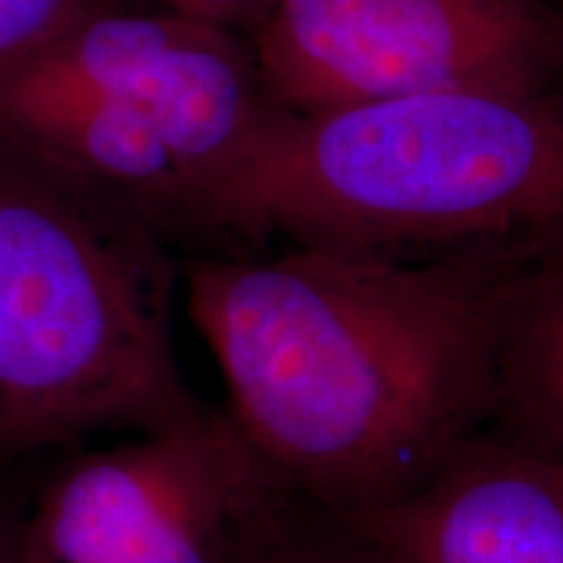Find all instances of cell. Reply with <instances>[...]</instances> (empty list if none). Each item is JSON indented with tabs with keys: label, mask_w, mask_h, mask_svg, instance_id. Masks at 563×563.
<instances>
[{
	"label": "cell",
	"mask_w": 563,
	"mask_h": 563,
	"mask_svg": "<svg viewBox=\"0 0 563 563\" xmlns=\"http://www.w3.org/2000/svg\"><path fill=\"white\" fill-rule=\"evenodd\" d=\"M183 264L228 415L300 501L361 519L493 428L506 329L532 269L277 245Z\"/></svg>",
	"instance_id": "1"
},
{
	"label": "cell",
	"mask_w": 563,
	"mask_h": 563,
	"mask_svg": "<svg viewBox=\"0 0 563 563\" xmlns=\"http://www.w3.org/2000/svg\"><path fill=\"white\" fill-rule=\"evenodd\" d=\"M196 238L538 269L563 256V84L272 108Z\"/></svg>",
	"instance_id": "2"
},
{
	"label": "cell",
	"mask_w": 563,
	"mask_h": 563,
	"mask_svg": "<svg viewBox=\"0 0 563 563\" xmlns=\"http://www.w3.org/2000/svg\"><path fill=\"white\" fill-rule=\"evenodd\" d=\"M165 238L40 167L0 165V460L194 412Z\"/></svg>",
	"instance_id": "3"
},
{
	"label": "cell",
	"mask_w": 563,
	"mask_h": 563,
	"mask_svg": "<svg viewBox=\"0 0 563 563\" xmlns=\"http://www.w3.org/2000/svg\"><path fill=\"white\" fill-rule=\"evenodd\" d=\"M269 110L249 40L159 5L97 13L0 74V141L159 238H196Z\"/></svg>",
	"instance_id": "4"
},
{
	"label": "cell",
	"mask_w": 563,
	"mask_h": 563,
	"mask_svg": "<svg viewBox=\"0 0 563 563\" xmlns=\"http://www.w3.org/2000/svg\"><path fill=\"white\" fill-rule=\"evenodd\" d=\"M298 501L224 407L199 405L63 464L16 525V559L249 563Z\"/></svg>",
	"instance_id": "5"
},
{
	"label": "cell",
	"mask_w": 563,
	"mask_h": 563,
	"mask_svg": "<svg viewBox=\"0 0 563 563\" xmlns=\"http://www.w3.org/2000/svg\"><path fill=\"white\" fill-rule=\"evenodd\" d=\"M249 42L285 112L563 84L561 0H274Z\"/></svg>",
	"instance_id": "6"
},
{
	"label": "cell",
	"mask_w": 563,
	"mask_h": 563,
	"mask_svg": "<svg viewBox=\"0 0 563 563\" xmlns=\"http://www.w3.org/2000/svg\"><path fill=\"white\" fill-rule=\"evenodd\" d=\"M344 522L394 563H563V452L488 428L402 501Z\"/></svg>",
	"instance_id": "7"
},
{
	"label": "cell",
	"mask_w": 563,
	"mask_h": 563,
	"mask_svg": "<svg viewBox=\"0 0 563 563\" xmlns=\"http://www.w3.org/2000/svg\"><path fill=\"white\" fill-rule=\"evenodd\" d=\"M493 428L563 452V256L527 274L514 298Z\"/></svg>",
	"instance_id": "8"
},
{
	"label": "cell",
	"mask_w": 563,
	"mask_h": 563,
	"mask_svg": "<svg viewBox=\"0 0 563 563\" xmlns=\"http://www.w3.org/2000/svg\"><path fill=\"white\" fill-rule=\"evenodd\" d=\"M249 563H394L350 522L298 501Z\"/></svg>",
	"instance_id": "9"
},
{
	"label": "cell",
	"mask_w": 563,
	"mask_h": 563,
	"mask_svg": "<svg viewBox=\"0 0 563 563\" xmlns=\"http://www.w3.org/2000/svg\"><path fill=\"white\" fill-rule=\"evenodd\" d=\"M129 0H0V74L97 13Z\"/></svg>",
	"instance_id": "10"
},
{
	"label": "cell",
	"mask_w": 563,
	"mask_h": 563,
	"mask_svg": "<svg viewBox=\"0 0 563 563\" xmlns=\"http://www.w3.org/2000/svg\"><path fill=\"white\" fill-rule=\"evenodd\" d=\"M152 3L251 40L274 0H152Z\"/></svg>",
	"instance_id": "11"
},
{
	"label": "cell",
	"mask_w": 563,
	"mask_h": 563,
	"mask_svg": "<svg viewBox=\"0 0 563 563\" xmlns=\"http://www.w3.org/2000/svg\"><path fill=\"white\" fill-rule=\"evenodd\" d=\"M0 563H19L16 559V525L0 517Z\"/></svg>",
	"instance_id": "12"
},
{
	"label": "cell",
	"mask_w": 563,
	"mask_h": 563,
	"mask_svg": "<svg viewBox=\"0 0 563 563\" xmlns=\"http://www.w3.org/2000/svg\"><path fill=\"white\" fill-rule=\"evenodd\" d=\"M561 3H563V0H561Z\"/></svg>",
	"instance_id": "13"
}]
</instances>
